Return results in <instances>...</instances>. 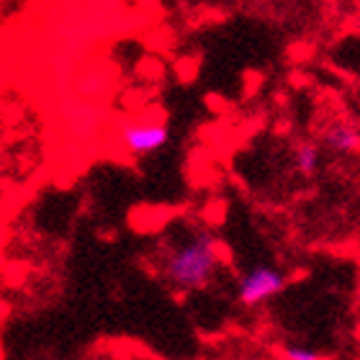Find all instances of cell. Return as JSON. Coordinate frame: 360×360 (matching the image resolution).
<instances>
[{
  "label": "cell",
  "instance_id": "6da1fadb",
  "mask_svg": "<svg viewBox=\"0 0 360 360\" xmlns=\"http://www.w3.org/2000/svg\"><path fill=\"white\" fill-rule=\"evenodd\" d=\"M221 263L219 242L209 229H195L162 257V278L178 293L201 291L214 281Z\"/></svg>",
  "mask_w": 360,
  "mask_h": 360
},
{
  "label": "cell",
  "instance_id": "7a4b0ae2",
  "mask_svg": "<svg viewBox=\"0 0 360 360\" xmlns=\"http://www.w3.org/2000/svg\"><path fill=\"white\" fill-rule=\"evenodd\" d=\"M285 283H288V276L276 265H252L237 281V301L242 307L257 309L278 299Z\"/></svg>",
  "mask_w": 360,
  "mask_h": 360
},
{
  "label": "cell",
  "instance_id": "3957f363",
  "mask_svg": "<svg viewBox=\"0 0 360 360\" xmlns=\"http://www.w3.org/2000/svg\"><path fill=\"white\" fill-rule=\"evenodd\" d=\"M121 142L131 155H152V152H160L162 147H167L170 142V129L165 124H129L124 131H121Z\"/></svg>",
  "mask_w": 360,
  "mask_h": 360
},
{
  "label": "cell",
  "instance_id": "277c9868",
  "mask_svg": "<svg viewBox=\"0 0 360 360\" xmlns=\"http://www.w3.org/2000/svg\"><path fill=\"white\" fill-rule=\"evenodd\" d=\"M324 144L338 155H355L360 147V131L353 121H335L324 131Z\"/></svg>",
  "mask_w": 360,
  "mask_h": 360
},
{
  "label": "cell",
  "instance_id": "5b68a950",
  "mask_svg": "<svg viewBox=\"0 0 360 360\" xmlns=\"http://www.w3.org/2000/svg\"><path fill=\"white\" fill-rule=\"evenodd\" d=\"M293 167L296 173L304 175V178H311V175L319 170V162H322V147L316 142H309V139H301L293 147Z\"/></svg>",
  "mask_w": 360,
  "mask_h": 360
},
{
  "label": "cell",
  "instance_id": "8992f818",
  "mask_svg": "<svg viewBox=\"0 0 360 360\" xmlns=\"http://www.w3.org/2000/svg\"><path fill=\"white\" fill-rule=\"evenodd\" d=\"M281 360H324V355L316 350V347L299 345V342H291L281 350Z\"/></svg>",
  "mask_w": 360,
  "mask_h": 360
}]
</instances>
